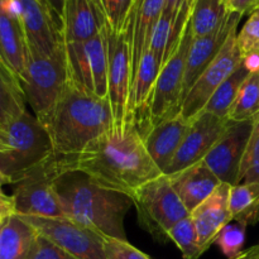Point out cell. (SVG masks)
<instances>
[{
  "label": "cell",
  "instance_id": "obj_44",
  "mask_svg": "<svg viewBox=\"0 0 259 259\" xmlns=\"http://www.w3.org/2000/svg\"><path fill=\"white\" fill-rule=\"evenodd\" d=\"M3 134H4V129L0 126V143H2V139H3Z\"/></svg>",
  "mask_w": 259,
  "mask_h": 259
},
{
  "label": "cell",
  "instance_id": "obj_3",
  "mask_svg": "<svg viewBox=\"0 0 259 259\" xmlns=\"http://www.w3.org/2000/svg\"><path fill=\"white\" fill-rule=\"evenodd\" d=\"M67 218L103 237L126 239L124 219L133 206L129 195L99 186L80 171H68L55 181Z\"/></svg>",
  "mask_w": 259,
  "mask_h": 259
},
{
  "label": "cell",
  "instance_id": "obj_26",
  "mask_svg": "<svg viewBox=\"0 0 259 259\" xmlns=\"http://www.w3.org/2000/svg\"><path fill=\"white\" fill-rule=\"evenodd\" d=\"M230 10L224 0H194L189 17L192 38L214 32L222 25Z\"/></svg>",
  "mask_w": 259,
  "mask_h": 259
},
{
  "label": "cell",
  "instance_id": "obj_39",
  "mask_svg": "<svg viewBox=\"0 0 259 259\" xmlns=\"http://www.w3.org/2000/svg\"><path fill=\"white\" fill-rule=\"evenodd\" d=\"M185 0H164V7H163V14L171 15L176 22V18L179 15L180 9H181L182 4Z\"/></svg>",
  "mask_w": 259,
  "mask_h": 259
},
{
  "label": "cell",
  "instance_id": "obj_10",
  "mask_svg": "<svg viewBox=\"0 0 259 259\" xmlns=\"http://www.w3.org/2000/svg\"><path fill=\"white\" fill-rule=\"evenodd\" d=\"M132 86V23L120 33L108 27V98L115 125L136 121L131 110Z\"/></svg>",
  "mask_w": 259,
  "mask_h": 259
},
{
  "label": "cell",
  "instance_id": "obj_21",
  "mask_svg": "<svg viewBox=\"0 0 259 259\" xmlns=\"http://www.w3.org/2000/svg\"><path fill=\"white\" fill-rule=\"evenodd\" d=\"M167 176L189 212L196 209L222 184L202 161Z\"/></svg>",
  "mask_w": 259,
  "mask_h": 259
},
{
  "label": "cell",
  "instance_id": "obj_34",
  "mask_svg": "<svg viewBox=\"0 0 259 259\" xmlns=\"http://www.w3.org/2000/svg\"><path fill=\"white\" fill-rule=\"evenodd\" d=\"M237 45L242 58L259 55V8L253 10L237 34Z\"/></svg>",
  "mask_w": 259,
  "mask_h": 259
},
{
  "label": "cell",
  "instance_id": "obj_15",
  "mask_svg": "<svg viewBox=\"0 0 259 259\" xmlns=\"http://www.w3.org/2000/svg\"><path fill=\"white\" fill-rule=\"evenodd\" d=\"M19 8L29 55L52 56L63 47L61 27L47 7L38 0H15Z\"/></svg>",
  "mask_w": 259,
  "mask_h": 259
},
{
  "label": "cell",
  "instance_id": "obj_18",
  "mask_svg": "<svg viewBox=\"0 0 259 259\" xmlns=\"http://www.w3.org/2000/svg\"><path fill=\"white\" fill-rule=\"evenodd\" d=\"M108 25L100 0H66L61 20L63 43L86 42Z\"/></svg>",
  "mask_w": 259,
  "mask_h": 259
},
{
  "label": "cell",
  "instance_id": "obj_31",
  "mask_svg": "<svg viewBox=\"0 0 259 259\" xmlns=\"http://www.w3.org/2000/svg\"><path fill=\"white\" fill-rule=\"evenodd\" d=\"M106 23L111 32H124L133 19V7L136 0H100Z\"/></svg>",
  "mask_w": 259,
  "mask_h": 259
},
{
  "label": "cell",
  "instance_id": "obj_38",
  "mask_svg": "<svg viewBox=\"0 0 259 259\" xmlns=\"http://www.w3.org/2000/svg\"><path fill=\"white\" fill-rule=\"evenodd\" d=\"M46 3H47L51 13H52L55 19L57 20V23L61 27V20H62L63 8H65L66 0H46Z\"/></svg>",
  "mask_w": 259,
  "mask_h": 259
},
{
  "label": "cell",
  "instance_id": "obj_7",
  "mask_svg": "<svg viewBox=\"0 0 259 259\" xmlns=\"http://www.w3.org/2000/svg\"><path fill=\"white\" fill-rule=\"evenodd\" d=\"M132 199L139 224L159 243H166L169 229L190 215L164 174L139 187Z\"/></svg>",
  "mask_w": 259,
  "mask_h": 259
},
{
  "label": "cell",
  "instance_id": "obj_13",
  "mask_svg": "<svg viewBox=\"0 0 259 259\" xmlns=\"http://www.w3.org/2000/svg\"><path fill=\"white\" fill-rule=\"evenodd\" d=\"M253 128L254 121H230L219 141L202 159L223 184L238 185L240 163Z\"/></svg>",
  "mask_w": 259,
  "mask_h": 259
},
{
  "label": "cell",
  "instance_id": "obj_5",
  "mask_svg": "<svg viewBox=\"0 0 259 259\" xmlns=\"http://www.w3.org/2000/svg\"><path fill=\"white\" fill-rule=\"evenodd\" d=\"M71 169L68 157L53 156L14 184V211L18 215L67 218L55 187L58 176Z\"/></svg>",
  "mask_w": 259,
  "mask_h": 259
},
{
  "label": "cell",
  "instance_id": "obj_4",
  "mask_svg": "<svg viewBox=\"0 0 259 259\" xmlns=\"http://www.w3.org/2000/svg\"><path fill=\"white\" fill-rule=\"evenodd\" d=\"M3 129L0 171L12 185L55 156L47 129L28 111Z\"/></svg>",
  "mask_w": 259,
  "mask_h": 259
},
{
  "label": "cell",
  "instance_id": "obj_45",
  "mask_svg": "<svg viewBox=\"0 0 259 259\" xmlns=\"http://www.w3.org/2000/svg\"><path fill=\"white\" fill-rule=\"evenodd\" d=\"M38 2L42 3V4L45 5V7H47V8H48V5H47V3H46V0H38ZM48 9H50V8H48Z\"/></svg>",
  "mask_w": 259,
  "mask_h": 259
},
{
  "label": "cell",
  "instance_id": "obj_28",
  "mask_svg": "<svg viewBox=\"0 0 259 259\" xmlns=\"http://www.w3.org/2000/svg\"><path fill=\"white\" fill-rule=\"evenodd\" d=\"M230 121L259 120V71L249 72L229 111Z\"/></svg>",
  "mask_w": 259,
  "mask_h": 259
},
{
  "label": "cell",
  "instance_id": "obj_17",
  "mask_svg": "<svg viewBox=\"0 0 259 259\" xmlns=\"http://www.w3.org/2000/svg\"><path fill=\"white\" fill-rule=\"evenodd\" d=\"M242 17L243 15L238 14V13L229 12L222 25L217 28L214 32L209 33L204 37L192 38L189 55H187L184 85H182V101L185 100L190 89L196 82L200 75L204 72L205 68L211 63V61L220 52L232 30L238 28Z\"/></svg>",
  "mask_w": 259,
  "mask_h": 259
},
{
  "label": "cell",
  "instance_id": "obj_9",
  "mask_svg": "<svg viewBox=\"0 0 259 259\" xmlns=\"http://www.w3.org/2000/svg\"><path fill=\"white\" fill-rule=\"evenodd\" d=\"M63 46L68 80L93 95L108 98V25L86 42Z\"/></svg>",
  "mask_w": 259,
  "mask_h": 259
},
{
  "label": "cell",
  "instance_id": "obj_16",
  "mask_svg": "<svg viewBox=\"0 0 259 259\" xmlns=\"http://www.w3.org/2000/svg\"><path fill=\"white\" fill-rule=\"evenodd\" d=\"M0 60L22 82L29 62V47L15 0H0Z\"/></svg>",
  "mask_w": 259,
  "mask_h": 259
},
{
  "label": "cell",
  "instance_id": "obj_11",
  "mask_svg": "<svg viewBox=\"0 0 259 259\" xmlns=\"http://www.w3.org/2000/svg\"><path fill=\"white\" fill-rule=\"evenodd\" d=\"M19 217L24 219L37 234L77 259H106L103 235L82 227L70 218Z\"/></svg>",
  "mask_w": 259,
  "mask_h": 259
},
{
  "label": "cell",
  "instance_id": "obj_27",
  "mask_svg": "<svg viewBox=\"0 0 259 259\" xmlns=\"http://www.w3.org/2000/svg\"><path fill=\"white\" fill-rule=\"evenodd\" d=\"M229 209L233 222L249 227L259 222V184H238L230 186Z\"/></svg>",
  "mask_w": 259,
  "mask_h": 259
},
{
  "label": "cell",
  "instance_id": "obj_35",
  "mask_svg": "<svg viewBox=\"0 0 259 259\" xmlns=\"http://www.w3.org/2000/svg\"><path fill=\"white\" fill-rule=\"evenodd\" d=\"M103 242L106 259H152L128 240L103 237Z\"/></svg>",
  "mask_w": 259,
  "mask_h": 259
},
{
  "label": "cell",
  "instance_id": "obj_14",
  "mask_svg": "<svg viewBox=\"0 0 259 259\" xmlns=\"http://www.w3.org/2000/svg\"><path fill=\"white\" fill-rule=\"evenodd\" d=\"M229 123V119H222L211 113L201 111L191 120L189 131L164 175H172L201 162L219 141Z\"/></svg>",
  "mask_w": 259,
  "mask_h": 259
},
{
  "label": "cell",
  "instance_id": "obj_32",
  "mask_svg": "<svg viewBox=\"0 0 259 259\" xmlns=\"http://www.w3.org/2000/svg\"><path fill=\"white\" fill-rule=\"evenodd\" d=\"M250 182L259 184V120L254 123L238 175V184Z\"/></svg>",
  "mask_w": 259,
  "mask_h": 259
},
{
  "label": "cell",
  "instance_id": "obj_41",
  "mask_svg": "<svg viewBox=\"0 0 259 259\" xmlns=\"http://www.w3.org/2000/svg\"><path fill=\"white\" fill-rule=\"evenodd\" d=\"M234 259H259V243L254 247L249 248L247 250H243L237 258Z\"/></svg>",
  "mask_w": 259,
  "mask_h": 259
},
{
  "label": "cell",
  "instance_id": "obj_22",
  "mask_svg": "<svg viewBox=\"0 0 259 259\" xmlns=\"http://www.w3.org/2000/svg\"><path fill=\"white\" fill-rule=\"evenodd\" d=\"M164 0H136L132 20V70L133 78L142 56L149 50L152 35L163 13Z\"/></svg>",
  "mask_w": 259,
  "mask_h": 259
},
{
  "label": "cell",
  "instance_id": "obj_47",
  "mask_svg": "<svg viewBox=\"0 0 259 259\" xmlns=\"http://www.w3.org/2000/svg\"><path fill=\"white\" fill-rule=\"evenodd\" d=\"M224 3L228 5V3H229V0H224Z\"/></svg>",
  "mask_w": 259,
  "mask_h": 259
},
{
  "label": "cell",
  "instance_id": "obj_36",
  "mask_svg": "<svg viewBox=\"0 0 259 259\" xmlns=\"http://www.w3.org/2000/svg\"><path fill=\"white\" fill-rule=\"evenodd\" d=\"M27 259H77L70 253L65 252L46 238L37 234L33 247Z\"/></svg>",
  "mask_w": 259,
  "mask_h": 259
},
{
  "label": "cell",
  "instance_id": "obj_24",
  "mask_svg": "<svg viewBox=\"0 0 259 259\" xmlns=\"http://www.w3.org/2000/svg\"><path fill=\"white\" fill-rule=\"evenodd\" d=\"M37 232L17 214L5 222L0 237V259H27Z\"/></svg>",
  "mask_w": 259,
  "mask_h": 259
},
{
  "label": "cell",
  "instance_id": "obj_43",
  "mask_svg": "<svg viewBox=\"0 0 259 259\" xmlns=\"http://www.w3.org/2000/svg\"><path fill=\"white\" fill-rule=\"evenodd\" d=\"M4 185H12V182H10V180L0 171V186H4Z\"/></svg>",
  "mask_w": 259,
  "mask_h": 259
},
{
  "label": "cell",
  "instance_id": "obj_19",
  "mask_svg": "<svg viewBox=\"0 0 259 259\" xmlns=\"http://www.w3.org/2000/svg\"><path fill=\"white\" fill-rule=\"evenodd\" d=\"M230 186L222 182L206 200L190 212L204 253L214 244L220 232L233 222L229 209Z\"/></svg>",
  "mask_w": 259,
  "mask_h": 259
},
{
  "label": "cell",
  "instance_id": "obj_1",
  "mask_svg": "<svg viewBox=\"0 0 259 259\" xmlns=\"http://www.w3.org/2000/svg\"><path fill=\"white\" fill-rule=\"evenodd\" d=\"M72 171H80L99 186L133 196L151 180L161 176L147 152L136 121L115 125L71 158Z\"/></svg>",
  "mask_w": 259,
  "mask_h": 259
},
{
  "label": "cell",
  "instance_id": "obj_40",
  "mask_svg": "<svg viewBox=\"0 0 259 259\" xmlns=\"http://www.w3.org/2000/svg\"><path fill=\"white\" fill-rule=\"evenodd\" d=\"M13 214H15L14 211V205L13 204H2L0 205V224H3L4 222H7Z\"/></svg>",
  "mask_w": 259,
  "mask_h": 259
},
{
  "label": "cell",
  "instance_id": "obj_2",
  "mask_svg": "<svg viewBox=\"0 0 259 259\" xmlns=\"http://www.w3.org/2000/svg\"><path fill=\"white\" fill-rule=\"evenodd\" d=\"M108 98H99L70 80L43 125L58 157H76L114 126Z\"/></svg>",
  "mask_w": 259,
  "mask_h": 259
},
{
  "label": "cell",
  "instance_id": "obj_42",
  "mask_svg": "<svg viewBox=\"0 0 259 259\" xmlns=\"http://www.w3.org/2000/svg\"><path fill=\"white\" fill-rule=\"evenodd\" d=\"M3 186H0V205L2 204H13L14 205V200H13V196H9V195L5 194L2 189Z\"/></svg>",
  "mask_w": 259,
  "mask_h": 259
},
{
  "label": "cell",
  "instance_id": "obj_20",
  "mask_svg": "<svg viewBox=\"0 0 259 259\" xmlns=\"http://www.w3.org/2000/svg\"><path fill=\"white\" fill-rule=\"evenodd\" d=\"M190 124L191 121L179 113L159 123L143 136L147 152L162 174H164L171 164L182 139L189 131Z\"/></svg>",
  "mask_w": 259,
  "mask_h": 259
},
{
  "label": "cell",
  "instance_id": "obj_30",
  "mask_svg": "<svg viewBox=\"0 0 259 259\" xmlns=\"http://www.w3.org/2000/svg\"><path fill=\"white\" fill-rule=\"evenodd\" d=\"M167 237H168V240L176 244L184 259H199L204 254L199 244L194 220L190 215L174 225L167 233Z\"/></svg>",
  "mask_w": 259,
  "mask_h": 259
},
{
  "label": "cell",
  "instance_id": "obj_25",
  "mask_svg": "<svg viewBox=\"0 0 259 259\" xmlns=\"http://www.w3.org/2000/svg\"><path fill=\"white\" fill-rule=\"evenodd\" d=\"M27 111L19 77L0 60V126L5 128Z\"/></svg>",
  "mask_w": 259,
  "mask_h": 259
},
{
  "label": "cell",
  "instance_id": "obj_37",
  "mask_svg": "<svg viewBox=\"0 0 259 259\" xmlns=\"http://www.w3.org/2000/svg\"><path fill=\"white\" fill-rule=\"evenodd\" d=\"M228 9L240 15L250 14L253 10L259 8V0H229Z\"/></svg>",
  "mask_w": 259,
  "mask_h": 259
},
{
  "label": "cell",
  "instance_id": "obj_12",
  "mask_svg": "<svg viewBox=\"0 0 259 259\" xmlns=\"http://www.w3.org/2000/svg\"><path fill=\"white\" fill-rule=\"evenodd\" d=\"M237 29L232 30L220 52L205 68L182 101L180 114L187 120L191 121L204 110L215 90L243 63L237 45Z\"/></svg>",
  "mask_w": 259,
  "mask_h": 259
},
{
  "label": "cell",
  "instance_id": "obj_8",
  "mask_svg": "<svg viewBox=\"0 0 259 259\" xmlns=\"http://www.w3.org/2000/svg\"><path fill=\"white\" fill-rule=\"evenodd\" d=\"M68 81L65 46L52 56L29 55L23 91L34 116L45 123Z\"/></svg>",
  "mask_w": 259,
  "mask_h": 259
},
{
  "label": "cell",
  "instance_id": "obj_29",
  "mask_svg": "<svg viewBox=\"0 0 259 259\" xmlns=\"http://www.w3.org/2000/svg\"><path fill=\"white\" fill-rule=\"evenodd\" d=\"M249 75V71L244 67V65H240L219 88L215 90L211 98L209 99L207 104L205 105L204 110L206 113H211L214 115L219 116L222 119H228L229 111L237 99L238 91L240 86L244 82L247 76Z\"/></svg>",
  "mask_w": 259,
  "mask_h": 259
},
{
  "label": "cell",
  "instance_id": "obj_46",
  "mask_svg": "<svg viewBox=\"0 0 259 259\" xmlns=\"http://www.w3.org/2000/svg\"><path fill=\"white\" fill-rule=\"evenodd\" d=\"M4 224H5V222L3 223V224H0V237H2V232H3V227H4Z\"/></svg>",
  "mask_w": 259,
  "mask_h": 259
},
{
  "label": "cell",
  "instance_id": "obj_23",
  "mask_svg": "<svg viewBox=\"0 0 259 259\" xmlns=\"http://www.w3.org/2000/svg\"><path fill=\"white\" fill-rule=\"evenodd\" d=\"M159 70L161 66L157 58L151 51H147L139 61L132 86L131 110L137 126L141 125L146 118Z\"/></svg>",
  "mask_w": 259,
  "mask_h": 259
},
{
  "label": "cell",
  "instance_id": "obj_6",
  "mask_svg": "<svg viewBox=\"0 0 259 259\" xmlns=\"http://www.w3.org/2000/svg\"><path fill=\"white\" fill-rule=\"evenodd\" d=\"M191 40V29L187 20L179 45L169 53L159 70L147 115L138 126L142 137L159 123L177 115L181 110L182 85Z\"/></svg>",
  "mask_w": 259,
  "mask_h": 259
},
{
  "label": "cell",
  "instance_id": "obj_33",
  "mask_svg": "<svg viewBox=\"0 0 259 259\" xmlns=\"http://www.w3.org/2000/svg\"><path fill=\"white\" fill-rule=\"evenodd\" d=\"M245 230H247L245 225L235 223V224L227 225L220 232L215 240V244L219 245L225 257L234 259L243 252L245 242Z\"/></svg>",
  "mask_w": 259,
  "mask_h": 259
}]
</instances>
